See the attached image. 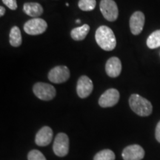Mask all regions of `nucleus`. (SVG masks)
Listing matches in <instances>:
<instances>
[{
    "instance_id": "18",
    "label": "nucleus",
    "mask_w": 160,
    "mask_h": 160,
    "mask_svg": "<svg viewBox=\"0 0 160 160\" xmlns=\"http://www.w3.org/2000/svg\"><path fill=\"white\" fill-rule=\"evenodd\" d=\"M93 160H115V154L111 150L105 149L98 152Z\"/></svg>"
},
{
    "instance_id": "14",
    "label": "nucleus",
    "mask_w": 160,
    "mask_h": 160,
    "mask_svg": "<svg viewBox=\"0 0 160 160\" xmlns=\"http://www.w3.org/2000/svg\"><path fill=\"white\" fill-rule=\"evenodd\" d=\"M23 10L27 15L33 18H37L43 13L42 5L37 2H28L23 6Z\"/></svg>"
},
{
    "instance_id": "9",
    "label": "nucleus",
    "mask_w": 160,
    "mask_h": 160,
    "mask_svg": "<svg viewBox=\"0 0 160 160\" xmlns=\"http://www.w3.org/2000/svg\"><path fill=\"white\" fill-rule=\"evenodd\" d=\"M124 160H142L145 157V151L139 145H132L126 147L122 153Z\"/></svg>"
},
{
    "instance_id": "22",
    "label": "nucleus",
    "mask_w": 160,
    "mask_h": 160,
    "mask_svg": "<svg viewBox=\"0 0 160 160\" xmlns=\"http://www.w3.org/2000/svg\"><path fill=\"white\" fill-rule=\"evenodd\" d=\"M155 137L157 141L160 143V121L158 122L157 127H156Z\"/></svg>"
},
{
    "instance_id": "12",
    "label": "nucleus",
    "mask_w": 160,
    "mask_h": 160,
    "mask_svg": "<svg viewBox=\"0 0 160 160\" xmlns=\"http://www.w3.org/2000/svg\"><path fill=\"white\" fill-rule=\"evenodd\" d=\"M53 131L48 126L42 128L38 131L35 137V142L39 146H47L51 142L53 139Z\"/></svg>"
},
{
    "instance_id": "1",
    "label": "nucleus",
    "mask_w": 160,
    "mask_h": 160,
    "mask_svg": "<svg viewBox=\"0 0 160 160\" xmlns=\"http://www.w3.org/2000/svg\"><path fill=\"white\" fill-rule=\"evenodd\" d=\"M96 41L102 49L106 51L113 50L117 45V40L114 33L107 26H100L96 31Z\"/></svg>"
},
{
    "instance_id": "10",
    "label": "nucleus",
    "mask_w": 160,
    "mask_h": 160,
    "mask_svg": "<svg viewBox=\"0 0 160 160\" xmlns=\"http://www.w3.org/2000/svg\"><path fill=\"white\" fill-rule=\"evenodd\" d=\"M93 85L91 79L86 76H82L78 80L77 86V94L80 98L88 97L93 91Z\"/></svg>"
},
{
    "instance_id": "17",
    "label": "nucleus",
    "mask_w": 160,
    "mask_h": 160,
    "mask_svg": "<svg viewBox=\"0 0 160 160\" xmlns=\"http://www.w3.org/2000/svg\"><path fill=\"white\" fill-rule=\"evenodd\" d=\"M147 45L149 48L155 49L160 47V30L151 33L147 39Z\"/></svg>"
},
{
    "instance_id": "16",
    "label": "nucleus",
    "mask_w": 160,
    "mask_h": 160,
    "mask_svg": "<svg viewBox=\"0 0 160 160\" xmlns=\"http://www.w3.org/2000/svg\"><path fill=\"white\" fill-rule=\"evenodd\" d=\"M10 43L13 47H19L22 44L21 31L17 26L13 27L10 32Z\"/></svg>"
},
{
    "instance_id": "4",
    "label": "nucleus",
    "mask_w": 160,
    "mask_h": 160,
    "mask_svg": "<svg viewBox=\"0 0 160 160\" xmlns=\"http://www.w3.org/2000/svg\"><path fill=\"white\" fill-rule=\"evenodd\" d=\"M48 28L47 22L40 18L30 19L24 25V31L29 35H39L43 33Z\"/></svg>"
},
{
    "instance_id": "6",
    "label": "nucleus",
    "mask_w": 160,
    "mask_h": 160,
    "mask_svg": "<svg viewBox=\"0 0 160 160\" xmlns=\"http://www.w3.org/2000/svg\"><path fill=\"white\" fill-rule=\"evenodd\" d=\"M53 150L55 154L60 157H65L68 153L69 139L65 133H59L57 135L53 142Z\"/></svg>"
},
{
    "instance_id": "21",
    "label": "nucleus",
    "mask_w": 160,
    "mask_h": 160,
    "mask_svg": "<svg viewBox=\"0 0 160 160\" xmlns=\"http://www.w3.org/2000/svg\"><path fill=\"white\" fill-rule=\"evenodd\" d=\"M2 2L11 10H16L17 8V0H2Z\"/></svg>"
},
{
    "instance_id": "23",
    "label": "nucleus",
    "mask_w": 160,
    "mask_h": 160,
    "mask_svg": "<svg viewBox=\"0 0 160 160\" xmlns=\"http://www.w3.org/2000/svg\"><path fill=\"white\" fill-rule=\"evenodd\" d=\"M5 8L3 7V6H1V7H0V16L2 17V16H4V14H5Z\"/></svg>"
},
{
    "instance_id": "5",
    "label": "nucleus",
    "mask_w": 160,
    "mask_h": 160,
    "mask_svg": "<svg viewBox=\"0 0 160 160\" xmlns=\"http://www.w3.org/2000/svg\"><path fill=\"white\" fill-rule=\"evenodd\" d=\"M100 11L108 21L113 22L117 19L119 11L113 0H102L100 2Z\"/></svg>"
},
{
    "instance_id": "3",
    "label": "nucleus",
    "mask_w": 160,
    "mask_h": 160,
    "mask_svg": "<svg viewBox=\"0 0 160 160\" xmlns=\"http://www.w3.org/2000/svg\"><path fill=\"white\" fill-rule=\"evenodd\" d=\"M33 91L36 97L44 101L53 99L57 93L53 86L44 82L36 83L33 88Z\"/></svg>"
},
{
    "instance_id": "25",
    "label": "nucleus",
    "mask_w": 160,
    "mask_h": 160,
    "mask_svg": "<svg viewBox=\"0 0 160 160\" xmlns=\"http://www.w3.org/2000/svg\"><path fill=\"white\" fill-rule=\"evenodd\" d=\"M66 6H69V4L68 3H66Z\"/></svg>"
},
{
    "instance_id": "19",
    "label": "nucleus",
    "mask_w": 160,
    "mask_h": 160,
    "mask_svg": "<svg viewBox=\"0 0 160 160\" xmlns=\"http://www.w3.org/2000/svg\"><path fill=\"white\" fill-rule=\"evenodd\" d=\"M97 2L96 0H79V8L83 11H91L95 8Z\"/></svg>"
},
{
    "instance_id": "7",
    "label": "nucleus",
    "mask_w": 160,
    "mask_h": 160,
    "mask_svg": "<svg viewBox=\"0 0 160 160\" xmlns=\"http://www.w3.org/2000/svg\"><path fill=\"white\" fill-rule=\"evenodd\" d=\"M70 77V71L66 66H57L51 70L48 73V79L53 83L60 84L65 82Z\"/></svg>"
},
{
    "instance_id": "20",
    "label": "nucleus",
    "mask_w": 160,
    "mask_h": 160,
    "mask_svg": "<svg viewBox=\"0 0 160 160\" xmlns=\"http://www.w3.org/2000/svg\"><path fill=\"white\" fill-rule=\"evenodd\" d=\"M28 160H46L45 156L38 150H32L28 155Z\"/></svg>"
},
{
    "instance_id": "24",
    "label": "nucleus",
    "mask_w": 160,
    "mask_h": 160,
    "mask_svg": "<svg viewBox=\"0 0 160 160\" xmlns=\"http://www.w3.org/2000/svg\"><path fill=\"white\" fill-rule=\"evenodd\" d=\"M76 22H77V23H80V22H81V20H80V19H77V21H76Z\"/></svg>"
},
{
    "instance_id": "13",
    "label": "nucleus",
    "mask_w": 160,
    "mask_h": 160,
    "mask_svg": "<svg viewBox=\"0 0 160 160\" xmlns=\"http://www.w3.org/2000/svg\"><path fill=\"white\" fill-rule=\"evenodd\" d=\"M105 71L110 77H119L122 71V63L118 57H111L105 65Z\"/></svg>"
},
{
    "instance_id": "11",
    "label": "nucleus",
    "mask_w": 160,
    "mask_h": 160,
    "mask_svg": "<svg viewBox=\"0 0 160 160\" xmlns=\"http://www.w3.org/2000/svg\"><path fill=\"white\" fill-rule=\"evenodd\" d=\"M145 25V15L142 12L136 11L130 19V28L133 35H138L142 31Z\"/></svg>"
},
{
    "instance_id": "8",
    "label": "nucleus",
    "mask_w": 160,
    "mask_h": 160,
    "mask_svg": "<svg viewBox=\"0 0 160 160\" xmlns=\"http://www.w3.org/2000/svg\"><path fill=\"white\" fill-rule=\"evenodd\" d=\"M119 93L117 89L107 90L99 99V104L102 108H110L114 106L119 100Z\"/></svg>"
},
{
    "instance_id": "2",
    "label": "nucleus",
    "mask_w": 160,
    "mask_h": 160,
    "mask_svg": "<svg viewBox=\"0 0 160 160\" xmlns=\"http://www.w3.org/2000/svg\"><path fill=\"white\" fill-rule=\"evenodd\" d=\"M129 105L132 111L140 117H148L153 111V106L148 99L139 94H132L129 99Z\"/></svg>"
},
{
    "instance_id": "15",
    "label": "nucleus",
    "mask_w": 160,
    "mask_h": 160,
    "mask_svg": "<svg viewBox=\"0 0 160 160\" xmlns=\"http://www.w3.org/2000/svg\"><path fill=\"white\" fill-rule=\"evenodd\" d=\"M90 31V26L87 24L83 25L81 27H77L73 28L71 31V35L72 39L77 40V41H81L83 40L87 37L88 33Z\"/></svg>"
}]
</instances>
